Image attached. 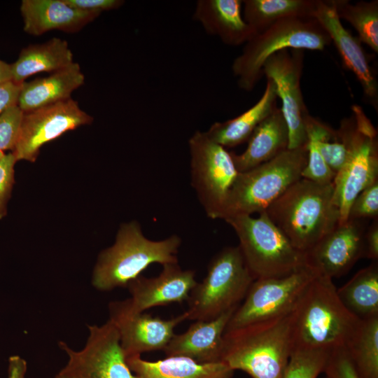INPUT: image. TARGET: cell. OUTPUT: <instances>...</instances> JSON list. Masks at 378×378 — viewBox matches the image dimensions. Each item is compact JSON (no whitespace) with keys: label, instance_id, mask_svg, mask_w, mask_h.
I'll list each match as a JSON object with an SVG mask.
<instances>
[{"label":"cell","instance_id":"cell-1","mask_svg":"<svg viewBox=\"0 0 378 378\" xmlns=\"http://www.w3.org/2000/svg\"><path fill=\"white\" fill-rule=\"evenodd\" d=\"M293 347L345 348L360 319L340 300L332 279L317 275L290 313Z\"/></svg>","mask_w":378,"mask_h":378},{"label":"cell","instance_id":"cell-2","mask_svg":"<svg viewBox=\"0 0 378 378\" xmlns=\"http://www.w3.org/2000/svg\"><path fill=\"white\" fill-rule=\"evenodd\" d=\"M265 212L299 251L306 253L339 223L332 183L301 178L272 202Z\"/></svg>","mask_w":378,"mask_h":378},{"label":"cell","instance_id":"cell-3","mask_svg":"<svg viewBox=\"0 0 378 378\" xmlns=\"http://www.w3.org/2000/svg\"><path fill=\"white\" fill-rule=\"evenodd\" d=\"M293 349L289 314L225 331L221 362L251 378H283Z\"/></svg>","mask_w":378,"mask_h":378},{"label":"cell","instance_id":"cell-4","mask_svg":"<svg viewBox=\"0 0 378 378\" xmlns=\"http://www.w3.org/2000/svg\"><path fill=\"white\" fill-rule=\"evenodd\" d=\"M181 244L178 235L154 241L144 236L137 221L123 223L114 244L99 255L92 284L100 291L127 287L151 264L177 263Z\"/></svg>","mask_w":378,"mask_h":378},{"label":"cell","instance_id":"cell-5","mask_svg":"<svg viewBox=\"0 0 378 378\" xmlns=\"http://www.w3.org/2000/svg\"><path fill=\"white\" fill-rule=\"evenodd\" d=\"M331 43L325 29L311 18L281 20L255 34L246 43L232 65L239 88L251 91L262 75L267 59L285 49L323 50Z\"/></svg>","mask_w":378,"mask_h":378},{"label":"cell","instance_id":"cell-6","mask_svg":"<svg viewBox=\"0 0 378 378\" xmlns=\"http://www.w3.org/2000/svg\"><path fill=\"white\" fill-rule=\"evenodd\" d=\"M307 162V146L287 149L271 160L239 172L221 219L260 214L302 178Z\"/></svg>","mask_w":378,"mask_h":378},{"label":"cell","instance_id":"cell-7","mask_svg":"<svg viewBox=\"0 0 378 378\" xmlns=\"http://www.w3.org/2000/svg\"><path fill=\"white\" fill-rule=\"evenodd\" d=\"M225 220L236 232L238 247L255 279L284 276L306 265L305 253L293 245L265 211L257 218L237 215Z\"/></svg>","mask_w":378,"mask_h":378},{"label":"cell","instance_id":"cell-8","mask_svg":"<svg viewBox=\"0 0 378 378\" xmlns=\"http://www.w3.org/2000/svg\"><path fill=\"white\" fill-rule=\"evenodd\" d=\"M339 129L348 145V157L332 181L333 202L339 214V223L348 220L350 206L364 189L378 180L377 131L363 108H351L349 117L342 119Z\"/></svg>","mask_w":378,"mask_h":378},{"label":"cell","instance_id":"cell-9","mask_svg":"<svg viewBox=\"0 0 378 378\" xmlns=\"http://www.w3.org/2000/svg\"><path fill=\"white\" fill-rule=\"evenodd\" d=\"M254 280L238 246L224 248L210 261L202 281L191 290L188 319L209 321L237 307Z\"/></svg>","mask_w":378,"mask_h":378},{"label":"cell","instance_id":"cell-10","mask_svg":"<svg viewBox=\"0 0 378 378\" xmlns=\"http://www.w3.org/2000/svg\"><path fill=\"white\" fill-rule=\"evenodd\" d=\"M188 147L191 184L207 216L221 219L239 174L231 153L201 131L190 136Z\"/></svg>","mask_w":378,"mask_h":378},{"label":"cell","instance_id":"cell-11","mask_svg":"<svg viewBox=\"0 0 378 378\" xmlns=\"http://www.w3.org/2000/svg\"><path fill=\"white\" fill-rule=\"evenodd\" d=\"M317 275L306 265L284 276L255 279L243 303L233 313L225 331L290 314Z\"/></svg>","mask_w":378,"mask_h":378},{"label":"cell","instance_id":"cell-12","mask_svg":"<svg viewBox=\"0 0 378 378\" xmlns=\"http://www.w3.org/2000/svg\"><path fill=\"white\" fill-rule=\"evenodd\" d=\"M88 330L86 344L80 351L59 342L69 358L64 370L79 378H140L129 368L111 321L102 326H88Z\"/></svg>","mask_w":378,"mask_h":378},{"label":"cell","instance_id":"cell-13","mask_svg":"<svg viewBox=\"0 0 378 378\" xmlns=\"http://www.w3.org/2000/svg\"><path fill=\"white\" fill-rule=\"evenodd\" d=\"M303 50L285 49L270 56L262 67V75L271 79L281 99V111L288 128V149L306 146V120L309 115L300 88Z\"/></svg>","mask_w":378,"mask_h":378},{"label":"cell","instance_id":"cell-14","mask_svg":"<svg viewBox=\"0 0 378 378\" xmlns=\"http://www.w3.org/2000/svg\"><path fill=\"white\" fill-rule=\"evenodd\" d=\"M92 121L93 118L71 98L25 112L17 143L11 153L16 161L34 162L42 146Z\"/></svg>","mask_w":378,"mask_h":378},{"label":"cell","instance_id":"cell-15","mask_svg":"<svg viewBox=\"0 0 378 378\" xmlns=\"http://www.w3.org/2000/svg\"><path fill=\"white\" fill-rule=\"evenodd\" d=\"M108 311L109 320L117 328L126 358L164 350L174 335L175 327L188 319L186 312L169 319L135 312L130 309L126 300L111 302Z\"/></svg>","mask_w":378,"mask_h":378},{"label":"cell","instance_id":"cell-16","mask_svg":"<svg viewBox=\"0 0 378 378\" xmlns=\"http://www.w3.org/2000/svg\"><path fill=\"white\" fill-rule=\"evenodd\" d=\"M368 220H347L305 253L306 265L318 275L332 278L348 273L358 260L365 258V233Z\"/></svg>","mask_w":378,"mask_h":378},{"label":"cell","instance_id":"cell-17","mask_svg":"<svg viewBox=\"0 0 378 378\" xmlns=\"http://www.w3.org/2000/svg\"><path fill=\"white\" fill-rule=\"evenodd\" d=\"M314 18L330 36L345 66L357 78L365 98L377 111L378 83L359 38L342 25L332 0H317Z\"/></svg>","mask_w":378,"mask_h":378},{"label":"cell","instance_id":"cell-18","mask_svg":"<svg viewBox=\"0 0 378 378\" xmlns=\"http://www.w3.org/2000/svg\"><path fill=\"white\" fill-rule=\"evenodd\" d=\"M162 267L155 277L140 275L128 284L131 298L126 302L132 311L144 312L154 307L187 301L197 283L195 271L183 270L178 262Z\"/></svg>","mask_w":378,"mask_h":378},{"label":"cell","instance_id":"cell-19","mask_svg":"<svg viewBox=\"0 0 378 378\" xmlns=\"http://www.w3.org/2000/svg\"><path fill=\"white\" fill-rule=\"evenodd\" d=\"M237 307L211 320L195 321L184 332L174 334L163 350L166 356H184L200 363L221 362L223 335Z\"/></svg>","mask_w":378,"mask_h":378},{"label":"cell","instance_id":"cell-20","mask_svg":"<svg viewBox=\"0 0 378 378\" xmlns=\"http://www.w3.org/2000/svg\"><path fill=\"white\" fill-rule=\"evenodd\" d=\"M20 10L24 31L36 36L55 29L78 31L100 15L74 8L64 0H22Z\"/></svg>","mask_w":378,"mask_h":378},{"label":"cell","instance_id":"cell-21","mask_svg":"<svg viewBox=\"0 0 378 378\" xmlns=\"http://www.w3.org/2000/svg\"><path fill=\"white\" fill-rule=\"evenodd\" d=\"M242 4V0H199L193 16L208 34L225 44L239 46L255 34L243 18Z\"/></svg>","mask_w":378,"mask_h":378},{"label":"cell","instance_id":"cell-22","mask_svg":"<svg viewBox=\"0 0 378 378\" xmlns=\"http://www.w3.org/2000/svg\"><path fill=\"white\" fill-rule=\"evenodd\" d=\"M289 135L286 120L277 106L254 130L246 150L231 155L238 172L267 162L288 148Z\"/></svg>","mask_w":378,"mask_h":378},{"label":"cell","instance_id":"cell-23","mask_svg":"<svg viewBox=\"0 0 378 378\" xmlns=\"http://www.w3.org/2000/svg\"><path fill=\"white\" fill-rule=\"evenodd\" d=\"M84 80L80 65L73 62L47 77L23 82L17 105L25 113L66 101L84 83Z\"/></svg>","mask_w":378,"mask_h":378},{"label":"cell","instance_id":"cell-24","mask_svg":"<svg viewBox=\"0 0 378 378\" xmlns=\"http://www.w3.org/2000/svg\"><path fill=\"white\" fill-rule=\"evenodd\" d=\"M126 361L140 378H232L234 372L223 362L200 363L184 356L148 361L134 356L126 358Z\"/></svg>","mask_w":378,"mask_h":378},{"label":"cell","instance_id":"cell-25","mask_svg":"<svg viewBox=\"0 0 378 378\" xmlns=\"http://www.w3.org/2000/svg\"><path fill=\"white\" fill-rule=\"evenodd\" d=\"M277 98L274 82L267 78L264 92L253 106L232 119L214 123L205 132L224 148H232L248 141L256 127L276 107Z\"/></svg>","mask_w":378,"mask_h":378},{"label":"cell","instance_id":"cell-26","mask_svg":"<svg viewBox=\"0 0 378 378\" xmlns=\"http://www.w3.org/2000/svg\"><path fill=\"white\" fill-rule=\"evenodd\" d=\"M73 53L66 41L52 38L24 48L16 61L10 64L12 81L22 83L40 72H55L73 63Z\"/></svg>","mask_w":378,"mask_h":378},{"label":"cell","instance_id":"cell-27","mask_svg":"<svg viewBox=\"0 0 378 378\" xmlns=\"http://www.w3.org/2000/svg\"><path fill=\"white\" fill-rule=\"evenodd\" d=\"M317 0H244L242 15L255 34L289 18H314Z\"/></svg>","mask_w":378,"mask_h":378},{"label":"cell","instance_id":"cell-28","mask_svg":"<svg viewBox=\"0 0 378 378\" xmlns=\"http://www.w3.org/2000/svg\"><path fill=\"white\" fill-rule=\"evenodd\" d=\"M337 293L345 307L359 319L378 316V261L358 271Z\"/></svg>","mask_w":378,"mask_h":378},{"label":"cell","instance_id":"cell-29","mask_svg":"<svg viewBox=\"0 0 378 378\" xmlns=\"http://www.w3.org/2000/svg\"><path fill=\"white\" fill-rule=\"evenodd\" d=\"M345 349L361 378H378V316L360 319Z\"/></svg>","mask_w":378,"mask_h":378},{"label":"cell","instance_id":"cell-30","mask_svg":"<svg viewBox=\"0 0 378 378\" xmlns=\"http://www.w3.org/2000/svg\"><path fill=\"white\" fill-rule=\"evenodd\" d=\"M337 16L348 22L357 31L361 43L378 53V1L332 0Z\"/></svg>","mask_w":378,"mask_h":378},{"label":"cell","instance_id":"cell-31","mask_svg":"<svg viewBox=\"0 0 378 378\" xmlns=\"http://www.w3.org/2000/svg\"><path fill=\"white\" fill-rule=\"evenodd\" d=\"M330 351L293 347L283 378H317L323 372Z\"/></svg>","mask_w":378,"mask_h":378},{"label":"cell","instance_id":"cell-32","mask_svg":"<svg viewBox=\"0 0 378 378\" xmlns=\"http://www.w3.org/2000/svg\"><path fill=\"white\" fill-rule=\"evenodd\" d=\"M306 132L307 162L301 176L318 184L332 183L335 174L324 161L317 146L316 134L307 120Z\"/></svg>","mask_w":378,"mask_h":378},{"label":"cell","instance_id":"cell-33","mask_svg":"<svg viewBox=\"0 0 378 378\" xmlns=\"http://www.w3.org/2000/svg\"><path fill=\"white\" fill-rule=\"evenodd\" d=\"M376 218H378V180L357 195L348 214V220L369 221Z\"/></svg>","mask_w":378,"mask_h":378},{"label":"cell","instance_id":"cell-34","mask_svg":"<svg viewBox=\"0 0 378 378\" xmlns=\"http://www.w3.org/2000/svg\"><path fill=\"white\" fill-rule=\"evenodd\" d=\"M24 112L14 105L0 115V151L13 150L19 136Z\"/></svg>","mask_w":378,"mask_h":378},{"label":"cell","instance_id":"cell-35","mask_svg":"<svg viewBox=\"0 0 378 378\" xmlns=\"http://www.w3.org/2000/svg\"><path fill=\"white\" fill-rule=\"evenodd\" d=\"M323 372L328 378H361L344 347L329 352Z\"/></svg>","mask_w":378,"mask_h":378},{"label":"cell","instance_id":"cell-36","mask_svg":"<svg viewBox=\"0 0 378 378\" xmlns=\"http://www.w3.org/2000/svg\"><path fill=\"white\" fill-rule=\"evenodd\" d=\"M16 160L10 152L0 158V219L7 214V204L15 183Z\"/></svg>","mask_w":378,"mask_h":378},{"label":"cell","instance_id":"cell-37","mask_svg":"<svg viewBox=\"0 0 378 378\" xmlns=\"http://www.w3.org/2000/svg\"><path fill=\"white\" fill-rule=\"evenodd\" d=\"M64 1L74 8L100 14L103 11L117 9L125 2L121 0H64Z\"/></svg>","mask_w":378,"mask_h":378},{"label":"cell","instance_id":"cell-38","mask_svg":"<svg viewBox=\"0 0 378 378\" xmlns=\"http://www.w3.org/2000/svg\"><path fill=\"white\" fill-rule=\"evenodd\" d=\"M21 85L12 80L0 85V115L10 106L17 105Z\"/></svg>","mask_w":378,"mask_h":378},{"label":"cell","instance_id":"cell-39","mask_svg":"<svg viewBox=\"0 0 378 378\" xmlns=\"http://www.w3.org/2000/svg\"><path fill=\"white\" fill-rule=\"evenodd\" d=\"M365 258L378 261V218L372 220L365 233Z\"/></svg>","mask_w":378,"mask_h":378},{"label":"cell","instance_id":"cell-40","mask_svg":"<svg viewBox=\"0 0 378 378\" xmlns=\"http://www.w3.org/2000/svg\"><path fill=\"white\" fill-rule=\"evenodd\" d=\"M27 370L26 360L18 355L9 357L8 360V378H24Z\"/></svg>","mask_w":378,"mask_h":378},{"label":"cell","instance_id":"cell-41","mask_svg":"<svg viewBox=\"0 0 378 378\" xmlns=\"http://www.w3.org/2000/svg\"><path fill=\"white\" fill-rule=\"evenodd\" d=\"M12 80L10 64L0 59V85Z\"/></svg>","mask_w":378,"mask_h":378},{"label":"cell","instance_id":"cell-42","mask_svg":"<svg viewBox=\"0 0 378 378\" xmlns=\"http://www.w3.org/2000/svg\"><path fill=\"white\" fill-rule=\"evenodd\" d=\"M55 378H79L76 375L69 372L64 368L62 369L55 376Z\"/></svg>","mask_w":378,"mask_h":378},{"label":"cell","instance_id":"cell-43","mask_svg":"<svg viewBox=\"0 0 378 378\" xmlns=\"http://www.w3.org/2000/svg\"><path fill=\"white\" fill-rule=\"evenodd\" d=\"M4 152L0 151V158L4 155Z\"/></svg>","mask_w":378,"mask_h":378},{"label":"cell","instance_id":"cell-44","mask_svg":"<svg viewBox=\"0 0 378 378\" xmlns=\"http://www.w3.org/2000/svg\"><path fill=\"white\" fill-rule=\"evenodd\" d=\"M326 378H328V377H326Z\"/></svg>","mask_w":378,"mask_h":378}]
</instances>
